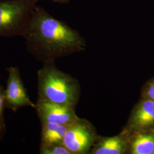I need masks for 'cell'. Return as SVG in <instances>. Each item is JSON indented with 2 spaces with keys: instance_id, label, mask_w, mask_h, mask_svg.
I'll return each instance as SVG.
<instances>
[{
  "instance_id": "1",
  "label": "cell",
  "mask_w": 154,
  "mask_h": 154,
  "mask_svg": "<svg viewBox=\"0 0 154 154\" xmlns=\"http://www.w3.org/2000/svg\"><path fill=\"white\" fill-rule=\"evenodd\" d=\"M23 37L28 51L44 64L85 50L79 32L36 5Z\"/></svg>"
},
{
  "instance_id": "2",
  "label": "cell",
  "mask_w": 154,
  "mask_h": 154,
  "mask_svg": "<svg viewBox=\"0 0 154 154\" xmlns=\"http://www.w3.org/2000/svg\"><path fill=\"white\" fill-rule=\"evenodd\" d=\"M39 99L74 106L79 86L77 80L58 70L54 62L44 63L37 72Z\"/></svg>"
},
{
  "instance_id": "3",
  "label": "cell",
  "mask_w": 154,
  "mask_h": 154,
  "mask_svg": "<svg viewBox=\"0 0 154 154\" xmlns=\"http://www.w3.org/2000/svg\"><path fill=\"white\" fill-rule=\"evenodd\" d=\"M36 4L35 0L0 1V37H23Z\"/></svg>"
},
{
  "instance_id": "4",
  "label": "cell",
  "mask_w": 154,
  "mask_h": 154,
  "mask_svg": "<svg viewBox=\"0 0 154 154\" xmlns=\"http://www.w3.org/2000/svg\"><path fill=\"white\" fill-rule=\"evenodd\" d=\"M8 77L4 90L5 108L16 112L23 107L35 109V103L30 99L22 82L20 70L17 67L6 69Z\"/></svg>"
},
{
  "instance_id": "5",
  "label": "cell",
  "mask_w": 154,
  "mask_h": 154,
  "mask_svg": "<svg viewBox=\"0 0 154 154\" xmlns=\"http://www.w3.org/2000/svg\"><path fill=\"white\" fill-rule=\"evenodd\" d=\"M35 109L41 123L67 125L78 120L73 106L38 99Z\"/></svg>"
},
{
  "instance_id": "6",
  "label": "cell",
  "mask_w": 154,
  "mask_h": 154,
  "mask_svg": "<svg viewBox=\"0 0 154 154\" xmlns=\"http://www.w3.org/2000/svg\"><path fill=\"white\" fill-rule=\"evenodd\" d=\"M94 140V133L91 128L78 119L69 125L62 144L72 154H82L90 149Z\"/></svg>"
},
{
  "instance_id": "7",
  "label": "cell",
  "mask_w": 154,
  "mask_h": 154,
  "mask_svg": "<svg viewBox=\"0 0 154 154\" xmlns=\"http://www.w3.org/2000/svg\"><path fill=\"white\" fill-rule=\"evenodd\" d=\"M69 125L41 123L42 130L40 147L62 144L63 139Z\"/></svg>"
},
{
  "instance_id": "8",
  "label": "cell",
  "mask_w": 154,
  "mask_h": 154,
  "mask_svg": "<svg viewBox=\"0 0 154 154\" xmlns=\"http://www.w3.org/2000/svg\"><path fill=\"white\" fill-rule=\"evenodd\" d=\"M126 142L124 138L116 136L103 139L94 150L95 154H121L126 149Z\"/></svg>"
},
{
  "instance_id": "9",
  "label": "cell",
  "mask_w": 154,
  "mask_h": 154,
  "mask_svg": "<svg viewBox=\"0 0 154 154\" xmlns=\"http://www.w3.org/2000/svg\"><path fill=\"white\" fill-rule=\"evenodd\" d=\"M134 122L138 126H147L154 122V102L144 101L139 106L134 116Z\"/></svg>"
},
{
  "instance_id": "10",
  "label": "cell",
  "mask_w": 154,
  "mask_h": 154,
  "mask_svg": "<svg viewBox=\"0 0 154 154\" xmlns=\"http://www.w3.org/2000/svg\"><path fill=\"white\" fill-rule=\"evenodd\" d=\"M131 153L152 154L154 153V138L150 135H139L132 142Z\"/></svg>"
},
{
  "instance_id": "11",
  "label": "cell",
  "mask_w": 154,
  "mask_h": 154,
  "mask_svg": "<svg viewBox=\"0 0 154 154\" xmlns=\"http://www.w3.org/2000/svg\"><path fill=\"white\" fill-rule=\"evenodd\" d=\"M41 154H72V152L63 144H55L48 147H40Z\"/></svg>"
},
{
  "instance_id": "12",
  "label": "cell",
  "mask_w": 154,
  "mask_h": 154,
  "mask_svg": "<svg viewBox=\"0 0 154 154\" xmlns=\"http://www.w3.org/2000/svg\"><path fill=\"white\" fill-rule=\"evenodd\" d=\"M0 81H1V74H0ZM4 90L5 89L1 86V82H0V126L2 127H5V120L4 117V110L5 108Z\"/></svg>"
},
{
  "instance_id": "13",
  "label": "cell",
  "mask_w": 154,
  "mask_h": 154,
  "mask_svg": "<svg viewBox=\"0 0 154 154\" xmlns=\"http://www.w3.org/2000/svg\"><path fill=\"white\" fill-rule=\"evenodd\" d=\"M147 95L151 99H154V82L149 86L147 90Z\"/></svg>"
},
{
  "instance_id": "14",
  "label": "cell",
  "mask_w": 154,
  "mask_h": 154,
  "mask_svg": "<svg viewBox=\"0 0 154 154\" xmlns=\"http://www.w3.org/2000/svg\"><path fill=\"white\" fill-rule=\"evenodd\" d=\"M40 1V0H35V1L37 3V2ZM54 2H57V3H60V4H67L69 2L70 0H51Z\"/></svg>"
},
{
  "instance_id": "15",
  "label": "cell",
  "mask_w": 154,
  "mask_h": 154,
  "mask_svg": "<svg viewBox=\"0 0 154 154\" xmlns=\"http://www.w3.org/2000/svg\"><path fill=\"white\" fill-rule=\"evenodd\" d=\"M6 127L0 126V140L5 133Z\"/></svg>"
}]
</instances>
